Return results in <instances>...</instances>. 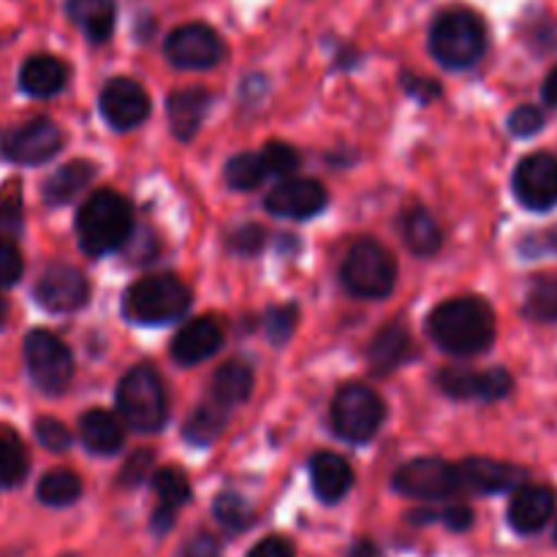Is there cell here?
Returning a JSON list of instances; mask_svg holds the SVG:
<instances>
[{
	"mask_svg": "<svg viewBox=\"0 0 557 557\" xmlns=\"http://www.w3.org/2000/svg\"><path fill=\"white\" fill-rule=\"evenodd\" d=\"M33 433H36L38 444H41L44 449H49V451H65L71 446L69 428H65L63 422H58V419H52V417L38 419L36 428H33Z\"/></svg>",
	"mask_w": 557,
	"mask_h": 557,
	"instance_id": "f35d334b",
	"label": "cell"
},
{
	"mask_svg": "<svg viewBox=\"0 0 557 557\" xmlns=\"http://www.w3.org/2000/svg\"><path fill=\"white\" fill-rule=\"evenodd\" d=\"M403 87H406V92L411 98H417V101L422 103H430L435 101V98H441V85L435 79H428V76L422 74H413V71H403Z\"/></svg>",
	"mask_w": 557,
	"mask_h": 557,
	"instance_id": "7bdbcfd3",
	"label": "cell"
},
{
	"mask_svg": "<svg viewBox=\"0 0 557 557\" xmlns=\"http://www.w3.org/2000/svg\"><path fill=\"white\" fill-rule=\"evenodd\" d=\"M264 239L267 234L259 223H245V226H239L237 232L228 237V248L239 256H253L264 248Z\"/></svg>",
	"mask_w": 557,
	"mask_h": 557,
	"instance_id": "60d3db41",
	"label": "cell"
},
{
	"mask_svg": "<svg viewBox=\"0 0 557 557\" xmlns=\"http://www.w3.org/2000/svg\"><path fill=\"white\" fill-rule=\"evenodd\" d=\"M125 245H128V256L134 261H152V256H156L158 250L156 237H152V232H147V228H139V232L131 234V239Z\"/></svg>",
	"mask_w": 557,
	"mask_h": 557,
	"instance_id": "f6af8a7d",
	"label": "cell"
},
{
	"mask_svg": "<svg viewBox=\"0 0 557 557\" xmlns=\"http://www.w3.org/2000/svg\"><path fill=\"white\" fill-rule=\"evenodd\" d=\"M163 54L174 69L205 71L215 69L226 58V44L215 27L205 22H188L169 33L163 41Z\"/></svg>",
	"mask_w": 557,
	"mask_h": 557,
	"instance_id": "9c48e42d",
	"label": "cell"
},
{
	"mask_svg": "<svg viewBox=\"0 0 557 557\" xmlns=\"http://www.w3.org/2000/svg\"><path fill=\"white\" fill-rule=\"evenodd\" d=\"M22 232V185L16 180L0 188V239H14Z\"/></svg>",
	"mask_w": 557,
	"mask_h": 557,
	"instance_id": "d590c367",
	"label": "cell"
},
{
	"mask_svg": "<svg viewBox=\"0 0 557 557\" xmlns=\"http://www.w3.org/2000/svg\"><path fill=\"white\" fill-rule=\"evenodd\" d=\"M411 335H408L406 326L389 324L379 332V335L370 341L368 346V364L373 373L386 375L395 373L408 357H411Z\"/></svg>",
	"mask_w": 557,
	"mask_h": 557,
	"instance_id": "d4e9b609",
	"label": "cell"
},
{
	"mask_svg": "<svg viewBox=\"0 0 557 557\" xmlns=\"http://www.w3.org/2000/svg\"><path fill=\"white\" fill-rule=\"evenodd\" d=\"M386 419V406L375 389L364 384H348L332 403V428L343 441L368 444L375 438Z\"/></svg>",
	"mask_w": 557,
	"mask_h": 557,
	"instance_id": "52a82bcc",
	"label": "cell"
},
{
	"mask_svg": "<svg viewBox=\"0 0 557 557\" xmlns=\"http://www.w3.org/2000/svg\"><path fill=\"white\" fill-rule=\"evenodd\" d=\"M348 557H379V547L373 542H357L348 549Z\"/></svg>",
	"mask_w": 557,
	"mask_h": 557,
	"instance_id": "816d5d0a",
	"label": "cell"
},
{
	"mask_svg": "<svg viewBox=\"0 0 557 557\" xmlns=\"http://www.w3.org/2000/svg\"><path fill=\"white\" fill-rule=\"evenodd\" d=\"M190 308V292L180 277L150 275L136 281L123 297V313L134 324L161 326L183 319Z\"/></svg>",
	"mask_w": 557,
	"mask_h": 557,
	"instance_id": "277c9868",
	"label": "cell"
},
{
	"mask_svg": "<svg viewBox=\"0 0 557 557\" xmlns=\"http://www.w3.org/2000/svg\"><path fill=\"white\" fill-rule=\"evenodd\" d=\"M79 438L92 455H117L125 444L123 419L103 408H92L79 419Z\"/></svg>",
	"mask_w": 557,
	"mask_h": 557,
	"instance_id": "cb8c5ba5",
	"label": "cell"
},
{
	"mask_svg": "<svg viewBox=\"0 0 557 557\" xmlns=\"http://www.w3.org/2000/svg\"><path fill=\"white\" fill-rule=\"evenodd\" d=\"M33 297L49 313H74L90 299V283L76 267L49 264L36 281Z\"/></svg>",
	"mask_w": 557,
	"mask_h": 557,
	"instance_id": "4fadbf2b",
	"label": "cell"
},
{
	"mask_svg": "<svg viewBox=\"0 0 557 557\" xmlns=\"http://www.w3.org/2000/svg\"><path fill=\"white\" fill-rule=\"evenodd\" d=\"M25 362L33 384L44 395H60L74 379V357L58 335L36 330L25 337Z\"/></svg>",
	"mask_w": 557,
	"mask_h": 557,
	"instance_id": "ba28073f",
	"label": "cell"
},
{
	"mask_svg": "<svg viewBox=\"0 0 557 557\" xmlns=\"http://www.w3.org/2000/svg\"><path fill=\"white\" fill-rule=\"evenodd\" d=\"M69 85V65L54 54H33L20 69V87L33 98H52Z\"/></svg>",
	"mask_w": 557,
	"mask_h": 557,
	"instance_id": "7402d4cb",
	"label": "cell"
},
{
	"mask_svg": "<svg viewBox=\"0 0 557 557\" xmlns=\"http://www.w3.org/2000/svg\"><path fill=\"white\" fill-rule=\"evenodd\" d=\"M330 196H326L324 185L315 180H286V183L275 185L267 194V210L277 218H292V221H308V218L319 215L326 207Z\"/></svg>",
	"mask_w": 557,
	"mask_h": 557,
	"instance_id": "2e32d148",
	"label": "cell"
},
{
	"mask_svg": "<svg viewBox=\"0 0 557 557\" xmlns=\"http://www.w3.org/2000/svg\"><path fill=\"white\" fill-rule=\"evenodd\" d=\"M60 147H63V134L47 117L27 120L0 136V156L11 163H22V166H38V163L49 161L52 156H58Z\"/></svg>",
	"mask_w": 557,
	"mask_h": 557,
	"instance_id": "30bf717a",
	"label": "cell"
},
{
	"mask_svg": "<svg viewBox=\"0 0 557 557\" xmlns=\"http://www.w3.org/2000/svg\"><path fill=\"white\" fill-rule=\"evenodd\" d=\"M310 482H313V493L319 495V500L337 504L354 487V471L346 457L335 455V451H319L310 460Z\"/></svg>",
	"mask_w": 557,
	"mask_h": 557,
	"instance_id": "44dd1931",
	"label": "cell"
},
{
	"mask_svg": "<svg viewBox=\"0 0 557 557\" xmlns=\"http://www.w3.org/2000/svg\"><path fill=\"white\" fill-rule=\"evenodd\" d=\"M460 473V484L476 493H509V490H520L525 482V471L509 462L490 460V457H471V460L457 466Z\"/></svg>",
	"mask_w": 557,
	"mask_h": 557,
	"instance_id": "ac0fdd59",
	"label": "cell"
},
{
	"mask_svg": "<svg viewBox=\"0 0 557 557\" xmlns=\"http://www.w3.org/2000/svg\"><path fill=\"white\" fill-rule=\"evenodd\" d=\"M544 123H547V114L539 107L525 103V107H517L515 112H511L509 131L515 136H520V139H528V136H536L539 131L544 128Z\"/></svg>",
	"mask_w": 557,
	"mask_h": 557,
	"instance_id": "ab89813d",
	"label": "cell"
},
{
	"mask_svg": "<svg viewBox=\"0 0 557 557\" xmlns=\"http://www.w3.org/2000/svg\"><path fill=\"white\" fill-rule=\"evenodd\" d=\"M76 234H79L82 250L90 256L120 250L134 234L131 205L114 190H98L79 207Z\"/></svg>",
	"mask_w": 557,
	"mask_h": 557,
	"instance_id": "3957f363",
	"label": "cell"
},
{
	"mask_svg": "<svg viewBox=\"0 0 557 557\" xmlns=\"http://www.w3.org/2000/svg\"><path fill=\"white\" fill-rule=\"evenodd\" d=\"M487 25L482 16L468 5H449L441 11L430 25L428 47L430 54L444 69L466 71L473 69L487 52Z\"/></svg>",
	"mask_w": 557,
	"mask_h": 557,
	"instance_id": "7a4b0ae2",
	"label": "cell"
},
{
	"mask_svg": "<svg viewBox=\"0 0 557 557\" xmlns=\"http://www.w3.org/2000/svg\"><path fill=\"white\" fill-rule=\"evenodd\" d=\"M270 177L261 152H239L226 163V183L234 190H253Z\"/></svg>",
	"mask_w": 557,
	"mask_h": 557,
	"instance_id": "1f68e13d",
	"label": "cell"
},
{
	"mask_svg": "<svg viewBox=\"0 0 557 557\" xmlns=\"http://www.w3.org/2000/svg\"><path fill=\"white\" fill-rule=\"evenodd\" d=\"M25 446L14 433H0V487H16L27 476Z\"/></svg>",
	"mask_w": 557,
	"mask_h": 557,
	"instance_id": "d6a6232c",
	"label": "cell"
},
{
	"mask_svg": "<svg viewBox=\"0 0 557 557\" xmlns=\"http://www.w3.org/2000/svg\"><path fill=\"white\" fill-rule=\"evenodd\" d=\"M223 324L212 315H199V319L188 321L185 326H180L177 335L172 341V359L177 364H199L205 359H210L212 354H218V348L223 346Z\"/></svg>",
	"mask_w": 557,
	"mask_h": 557,
	"instance_id": "e0dca14e",
	"label": "cell"
},
{
	"mask_svg": "<svg viewBox=\"0 0 557 557\" xmlns=\"http://www.w3.org/2000/svg\"><path fill=\"white\" fill-rule=\"evenodd\" d=\"M152 487L158 493V506L169 511H177L180 506L188 504L190 498V484L180 468H161L152 476Z\"/></svg>",
	"mask_w": 557,
	"mask_h": 557,
	"instance_id": "836d02e7",
	"label": "cell"
},
{
	"mask_svg": "<svg viewBox=\"0 0 557 557\" xmlns=\"http://www.w3.org/2000/svg\"><path fill=\"white\" fill-rule=\"evenodd\" d=\"M212 515H215V520L232 533L245 531V528H250V522H253V509H250V504L243 495L234 493L218 495L215 504H212Z\"/></svg>",
	"mask_w": 557,
	"mask_h": 557,
	"instance_id": "e575fe53",
	"label": "cell"
},
{
	"mask_svg": "<svg viewBox=\"0 0 557 557\" xmlns=\"http://www.w3.org/2000/svg\"><path fill=\"white\" fill-rule=\"evenodd\" d=\"M341 281L354 297L384 299L395 292L397 261L375 239H359L351 245L341 267Z\"/></svg>",
	"mask_w": 557,
	"mask_h": 557,
	"instance_id": "8992f818",
	"label": "cell"
},
{
	"mask_svg": "<svg viewBox=\"0 0 557 557\" xmlns=\"http://www.w3.org/2000/svg\"><path fill=\"white\" fill-rule=\"evenodd\" d=\"M250 392H253V370L248 362L232 359L218 368L215 379H212V400L232 408L248 400Z\"/></svg>",
	"mask_w": 557,
	"mask_h": 557,
	"instance_id": "83f0119b",
	"label": "cell"
},
{
	"mask_svg": "<svg viewBox=\"0 0 557 557\" xmlns=\"http://www.w3.org/2000/svg\"><path fill=\"white\" fill-rule=\"evenodd\" d=\"M515 196L533 212L557 207V158L549 152H533L515 169Z\"/></svg>",
	"mask_w": 557,
	"mask_h": 557,
	"instance_id": "7c38bea8",
	"label": "cell"
},
{
	"mask_svg": "<svg viewBox=\"0 0 557 557\" xmlns=\"http://www.w3.org/2000/svg\"><path fill=\"white\" fill-rule=\"evenodd\" d=\"M183 557H221V544L210 533H199L185 544Z\"/></svg>",
	"mask_w": 557,
	"mask_h": 557,
	"instance_id": "7dc6e473",
	"label": "cell"
},
{
	"mask_svg": "<svg viewBox=\"0 0 557 557\" xmlns=\"http://www.w3.org/2000/svg\"><path fill=\"white\" fill-rule=\"evenodd\" d=\"M65 14L90 44H107L114 36L117 25L114 0H65Z\"/></svg>",
	"mask_w": 557,
	"mask_h": 557,
	"instance_id": "603a6c76",
	"label": "cell"
},
{
	"mask_svg": "<svg viewBox=\"0 0 557 557\" xmlns=\"http://www.w3.org/2000/svg\"><path fill=\"white\" fill-rule=\"evenodd\" d=\"M248 557H297V555H294L292 542H286V539L281 536H270L264 539V542L256 544V547L248 553Z\"/></svg>",
	"mask_w": 557,
	"mask_h": 557,
	"instance_id": "bcb514c9",
	"label": "cell"
},
{
	"mask_svg": "<svg viewBox=\"0 0 557 557\" xmlns=\"http://www.w3.org/2000/svg\"><path fill=\"white\" fill-rule=\"evenodd\" d=\"M297 321H299L297 305H275V308L267 310L264 315L267 337H270L275 346H283V343H288V337L294 335V330H297Z\"/></svg>",
	"mask_w": 557,
	"mask_h": 557,
	"instance_id": "8d00e7d4",
	"label": "cell"
},
{
	"mask_svg": "<svg viewBox=\"0 0 557 557\" xmlns=\"http://www.w3.org/2000/svg\"><path fill=\"white\" fill-rule=\"evenodd\" d=\"M36 495L44 506L63 509V506H71L79 500L82 482L74 471H63V468H58V471H49L47 476H41V482H38L36 487Z\"/></svg>",
	"mask_w": 557,
	"mask_h": 557,
	"instance_id": "4dcf8cb0",
	"label": "cell"
},
{
	"mask_svg": "<svg viewBox=\"0 0 557 557\" xmlns=\"http://www.w3.org/2000/svg\"><path fill=\"white\" fill-rule=\"evenodd\" d=\"M25 272L22 253L14 239H0V286H14Z\"/></svg>",
	"mask_w": 557,
	"mask_h": 557,
	"instance_id": "b9f144b4",
	"label": "cell"
},
{
	"mask_svg": "<svg viewBox=\"0 0 557 557\" xmlns=\"http://www.w3.org/2000/svg\"><path fill=\"white\" fill-rule=\"evenodd\" d=\"M435 384L455 400H500L509 395L515 381L504 368L484 370V373L468 368H444L435 375Z\"/></svg>",
	"mask_w": 557,
	"mask_h": 557,
	"instance_id": "9a60e30c",
	"label": "cell"
},
{
	"mask_svg": "<svg viewBox=\"0 0 557 557\" xmlns=\"http://www.w3.org/2000/svg\"><path fill=\"white\" fill-rule=\"evenodd\" d=\"M441 520H444V525L449 528V531L462 533L473 525V511L468 509L466 504H455V506H449L444 515H441Z\"/></svg>",
	"mask_w": 557,
	"mask_h": 557,
	"instance_id": "c3c4849f",
	"label": "cell"
},
{
	"mask_svg": "<svg viewBox=\"0 0 557 557\" xmlns=\"http://www.w3.org/2000/svg\"><path fill=\"white\" fill-rule=\"evenodd\" d=\"M212 107V96L205 87H185V90H174L166 101L169 125L177 139L188 141L194 139L196 131L205 123L207 112Z\"/></svg>",
	"mask_w": 557,
	"mask_h": 557,
	"instance_id": "ffe728a7",
	"label": "cell"
},
{
	"mask_svg": "<svg viewBox=\"0 0 557 557\" xmlns=\"http://www.w3.org/2000/svg\"><path fill=\"white\" fill-rule=\"evenodd\" d=\"M392 487L400 495L419 500H441L449 498L455 490H460V473L455 466L433 457H419V460L406 462L392 479Z\"/></svg>",
	"mask_w": 557,
	"mask_h": 557,
	"instance_id": "8fae6325",
	"label": "cell"
},
{
	"mask_svg": "<svg viewBox=\"0 0 557 557\" xmlns=\"http://www.w3.org/2000/svg\"><path fill=\"white\" fill-rule=\"evenodd\" d=\"M542 250H553V253H557V226L547 228L544 234H533V237H528V243L522 245V253L525 256H536L542 253Z\"/></svg>",
	"mask_w": 557,
	"mask_h": 557,
	"instance_id": "681fc988",
	"label": "cell"
},
{
	"mask_svg": "<svg viewBox=\"0 0 557 557\" xmlns=\"http://www.w3.org/2000/svg\"><path fill=\"white\" fill-rule=\"evenodd\" d=\"M267 163V172L275 174V177H286L294 169L299 166V156L292 145H283V141H270V145L261 150Z\"/></svg>",
	"mask_w": 557,
	"mask_h": 557,
	"instance_id": "74e56055",
	"label": "cell"
},
{
	"mask_svg": "<svg viewBox=\"0 0 557 557\" xmlns=\"http://www.w3.org/2000/svg\"><path fill=\"white\" fill-rule=\"evenodd\" d=\"M152 468V451H136V455L128 457L123 473H120V484H139L145 482V476H150Z\"/></svg>",
	"mask_w": 557,
	"mask_h": 557,
	"instance_id": "ee69618b",
	"label": "cell"
},
{
	"mask_svg": "<svg viewBox=\"0 0 557 557\" xmlns=\"http://www.w3.org/2000/svg\"><path fill=\"white\" fill-rule=\"evenodd\" d=\"M92 177H96V163L71 161L44 180L41 194L47 205H69L71 199H76L92 183Z\"/></svg>",
	"mask_w": 557,
	"mask_h": 557,
	"instance_id": "484cf974",
	"label": "cell"
},
{
	"mask_svg": "<svg viewBox=\"0 0 557 557\" xmlns=\"http://www.w3.org/2000/svg\"><path fill=\"white\" fill-rule=\"evenodd\" d=\"M98 107H101L103 120L114 131H131L145 123L147 114H150V96L136 79L114 76L103 85Z\"/></svg>",
	"mask_w": 557,
	"mask_h": 557,
	"instance_id": "5bb4252c",
	"label": "cell"
},
{
	"mask_svg": "<svg viewBox=\"0 0 557 557\" xmlns=\"http://www.w3.org/2000/svg\"><path fill=\"white\" fill-rule=\"evenodd\" d=\"M226 422H228V408L221 406V403L212 400L210 397V400L201 403V406L190 413L188 422H185V428H183V433L190 444L207 446V444H212L218 435H221V430L226 428Z\"/></svg>",
	"mask_w": 557,
	"mask_h": 557,
	"instance_id": "f1b7e54d",
	"label": "cell"
},
{
	"mask_svg": "<svg viewBox=\"0 0 557 557\" xmlns=\"http://www.w3.org/2000/svg\"><path fill=\"white\" fill-rule=\"evenodd\" d=\"M555 511V493L544 484H525L515 490L509 504V522L517 533H539Z\"/></svg>",
	"mask_w": 557,
	"mask_h": 557,
	"instance_id": "d6986e66",
	"label": "cell"
},
{
	"mask_svg": "<svg viewBox=\"0 0 557 557\" xmlns=\"http://www.w3.org/2000/svg\"><path fill=\"white\" fill-rule=\"evenodd\" d=\"M555 542H557V528H555Z\"/></svg>",
	"mask_w": 557,
	"mask_h": 557,
	"instance_id": "db71d44e",
	"label": "cell"
},
{
	"mask_svg": "<svg viewBox=\"0 0 557 557\" xmlns=\"http://www.w3.org/2000/svg\"><path fill=\"white\" fill-rule=\"evenodd\" d=\"M5 313H9V308H5V302H3V299H0V326H3Z\"/></svg>",
	"mask_w": 557,
	"mask_h": 557,
	"instance_id": "f5cc1de1",
	"label": "cell"
},
{
	"mask_svg": "<svg viewBox=\"0 0 557 557\" xmlns=\"http://www.w3.org/2000/svg\"><path fill=\"white\" fill-rule=\"evenodd\" d=\"M403 239H406V245L413 253L422 256V259H430V256H435L441 250L444 234H441V226L424 207H411L403 215Z\"/></svg>",
	"mask_w": 557,
	"mask_h": 557,
	"instance_id": "4316f807",
	"label": "cell"
},
{
	"mask_svg": "<svg viewBox=\"0 0 557 557\" xmlns=\"http://www.w3.org/2000/svg\"><path fill=\"white\" fill-rule=\"evenodd\" d=\"M166 389L150 364H139L123 375L117 386V411L134 433H158L166 424Z\"/></svg>",
	"mask_w": 557,
	"mask_h": 557,
	"instance_id": "5b68a950",
	"label": "cell"
},
{
	"mask_svg": "<svg viewBox=\"0 0 557 557\" xmlns=\"http://www.w3.org/2000/svg\"><path fill=\"white\" fill-rule=\"evenodd\" d=\"M428 332L435 346L455 357H473L493 346L495 313L484 299L457 297L446 299L430 313Z\"/></svg>",
	"mask_w": 557,
	"mask_h": 557,
	"instance_id": "6da1fadb",
	"label": "cell"
},
{
	"mask_svg": "<svg viewBox=\"0 0 557 557\" xmlns=\"http://www.w3.org/2000/svg\"><path fill=\"white\" fill-rule=\"evenodd\" d=\"M542 96H544V101L549 103V107H557V65L553 71H549L547 79H544Z\"/></svg>",
	"mask_w": 557,
	"mask_h": 557,
	"instance_id": "f907efd6",
	"label": "cell"
},
{
	"mask_svg": "<svg viewBox=\"0 0 557 557\" xmlns=\"http://www.w3.org/2000/svg\"><path fill=\"white\" fill-rule=\"evenodd\" d=\"M522 315L533 324H557V275L533 277Z\"/></svg>",
	"mask_w": 557,
	"mask_h": 557,
	"instance_id": "f546056e",
	"label": "cell"
}]
</instances>
